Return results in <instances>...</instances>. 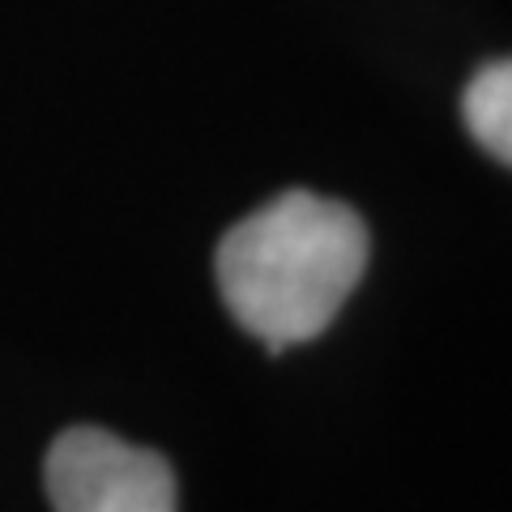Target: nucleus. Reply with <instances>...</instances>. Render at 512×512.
I'll return each mask as SVG.
<instances>
[{
	"label": "nucleus",
	"mask_w": 512,
	"mask_h": 512,
	"mask_svg": "<svg viewBox=\"0 0 512 512\" xmlns=\"http://www.w3.org/2000/svg\"><path fill=\"white\" fill-rule=\"evenodd\" d=\"M218 291L269 350L320 338L367 269V227L342 201L291 188L222 235Z\"/></svg>",
	"instance_id": "nucleus-1"
},
{
	"label": "nucleus",
	"mask_w": 512,
	"mask_h": 512,
	"mask_svg": "<svg viewBox=\"0 0 512 512\" xmlns=\"http://www.w3.org/2000/svg\"><path fill=\"white\" fill-rule=\"evenodd\" d=\"M47 495L56 512H175V474L163 453L69 427L47 453Z\"/></svg>",
	"instance_id": "nucleus-2"
},
{
	"label": "nucleus",
	"mask_w": 512,
	"mask_h": 512,
	"mask_svg": "<svg viewBox=\"0 0 512 512\" xmlns=\"http://www.w3.org/2000/svg\"><path fill=\"white\" fill-rule=\"evenodd\" d=\"M461 116L491 158L512 167V56L483 64L461 99Z\"/></svg>",
	"instance_id": "nucleus-3"
}]
</instances>
